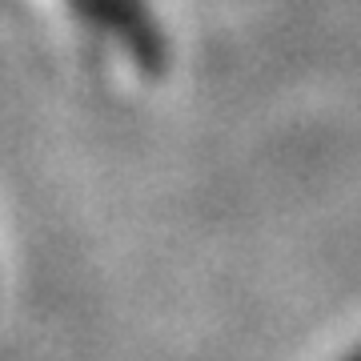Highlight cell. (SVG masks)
<instances>
[{
	"instance_id": "1",
	"label": "cell",
	"mask_w": 361,
	"mask_h": 361,
	"mask_svg": "<svg viewBox=\"0 0 361 361\" xmlns=\"http://www.w3.org/2000/svg\"><path fill=\"white\" fill-rule=\"evenodd\" d=\"M68 4L89 28L113 37L145 77H161L169 68V40L153 13L145 8V0H68Z\"/></svg>"
},
{
	"instance_id": "2",
	"label": "cell",
	"mask_w": 361,
	"mask_h": 361,
	"mask_svg": "<svg viewBox=\"0 0 361 361\" xmlns=\"http://www.w3.org/2000/svg\"><path fill=\"white\" fill-rule=\"evenodd\" d=\"M345 361H361V345H357V349H353V353H349V357H345Z\"/></svg>"
}]
</instances>
